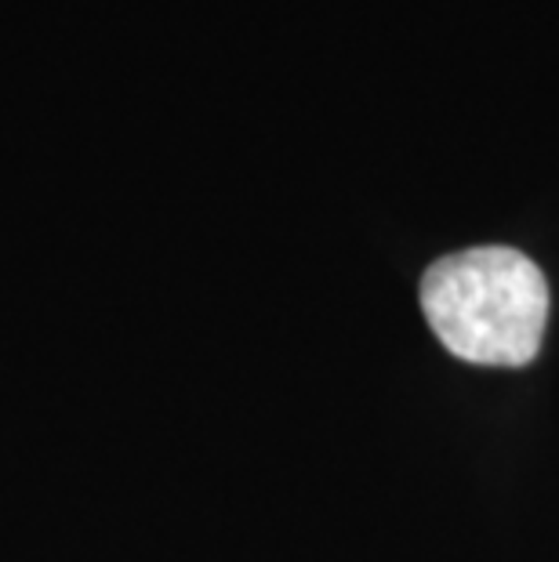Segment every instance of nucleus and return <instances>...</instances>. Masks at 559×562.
I'll use <instances>...</instances> for the list:
<instances>
[{
    "label": "nucleus",
    "instance_id": "1",
    "mask_svg": "<svg viewBox=\"0 0 559 562\" xmlns=\"http://www.w3.org/2000/svg\"><path fill=\"white\" fill-rule=\"evenodd\" d=\"M422 313L450 356L480 367H527L549 323L545 272L516 247H469L433 261Z\"/></svg>",
    "mask_w": 559,
    "mask_h": 562
}]
</instances>
